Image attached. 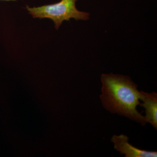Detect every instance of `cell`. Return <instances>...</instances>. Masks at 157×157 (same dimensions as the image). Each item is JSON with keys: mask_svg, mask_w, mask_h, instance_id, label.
I'll use <instances>...</instances> for the list:
<instances>
[{"mask_svg": "<svg viewBox=\"0 0 157 157\" xmlns=\"http://www.w3.org/2000/svg\"><path fill=\"white\" fill-rule=\"evenodd\" d=\"M101 103L106 110L128 118L141 125L147 123L144 116L138 112L140 91L137 85L128 76L103 74L101 76Z\"/></svg>", "mask_w": 157, "mask_h": 157, "instance_id": "1", "label": "cell"}, {"mask_svg": "<svg viewBox=\"0 0 157 157\" xmlns=\"http://www.w3.org/2000/svg\"><path fill=\"white\" fill-rule=\"evenodd\" d=\"M77 1L61 0L58 3L39 7L32 8L27 6L26 9L33 18L52 20L55 25L56 29H58L64 21H69L71 18L76 20L89 19V13L78 11L76 9Z\"/></svg>", "mask_w": 157, "mask_h": 157, "instance_id": "2", "label": "cell"}, {"mask_svg": "<svg viewBox=\"0 0 157 157\" xmlns=\"http://www.w3.org/2000/svg\"><path fill=\"white\" fill-rule=\"evenodd\" d=\"M0 1H15L16 0H0Z\"/></svg>", "mask_w": 157, "mask_h": 157, "instance_id": "5", "label": "cell"}, {"mask_svg": "<svg viewBox=\"0 0 157 157\" xmlns=\"http://www.w3.org/2000/svg\"><path fill=\"white\" fill-rule=\"evenodd\" d=\"M140 100L142 101L140 105L145 109L146 115L144 116L147 123H149L157 129V93L140 91Z\"/></svg>", "mask_w": 157, "mask_h": 157, "instance_id": "4", "label": "cell"}, {"mask_svg": "<svg viewBox=\"0 0 157 157\" xmlns=\"http://www.w3.org/2000/svg\"><path fill=\"white\" fill-rule=\"evenodd\" d=\"M111 141L114 144V148L121 155L125 157H157V152L141 150L133 146L129 142V137L121 134L114 135Z\"/></svg>", "mask_w": 157, "mask_h": 157, "instance_id": "3", "label": "cell"}]
</instances>
